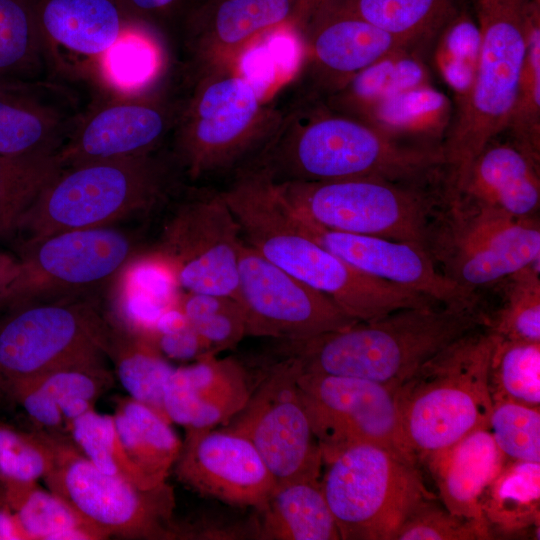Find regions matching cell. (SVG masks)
Returning a JSON list of instances; mask_svg holds the SVG:
<instances>
[{
  "mask_svg": "<svg viewBox=\"0 0 540 540\" xmlns=\"http://www.w3.org/2000/svg\"><path fill=\"white\" fill-rule=\"evenodd\" d=\"M150 342L167 358L197 360L210 353L176 304L158 318Z\"/></svg>",
  "mask_w": 540,
  "mask_h": 540,
  "instance_id": "cell-49",
  "label": "cell"
},
{
  "mask_svg": "<svg viewBox=\"0 0 540 540\" xmlns=\"http://www.w3.org/2000/svg\"><path fill=\"white\" fill-rule=\"evenodd\" d=\"M428 53L429 50L420 47L396 50L358 72L323 102L355 117L381 100L429 84Z\"/></svg>",
  "mask_w": 540,
  "mask_h": 540,
  "instance_id": "cell-31",
  "label": "cell"
},
{
  "mask_svg": "<svg viewBox=\"0 0 540 540\" xmlns=\"http://www.w3.org/2000/svg\"><path fill=\"white\" fill-rule=\"evenodd\" d=\"M184 178L168 145L142 155L62 168L21 219L24 243L109 226L169 203Z\"/></svg>",
  "mask_w": 540,
  "mask_h": 540,
  "instance_id": "cell-4",
  "label": "cell"
},
{
  "mask_svg": "<svg viewBox=\"0 0 540 540\" xmlns=\"http://www.w3.org/2000/svg\"><path fill=\"white\" fill-rule=\"evenodd\" d=\"M111 320L98 298L30 303L1 313L0 391L16 389L51 370L106 361Z\"/></svg>",
  "mask_w": 540,
  "mask_h": 540,
  "instance_id": "cell-8",
  "label": "cell"
},
{
  "mask_svg": "<svg viewBox=\"0 0 540 540\" xmlns=\"http://www.w3.org/2000/svg\"><path fill=\"white\" fill-rule=\"evenodd\" d=\"M4 501H3V496H2V489H1V485H0V505L3 504Z\"/></svg>",
  "mask_w": 540,
  "mask_h": 540,
  "instance_id": "cell-53",
  "label": "cell"
},
{
  "mask_svg": "<svg viewBox=\"0 0 540 540\" xmlns=\"http://www.w3.org/2000/svg\"><path fill=\"white\" fill-rule=\"evenodd\" d=\"M238 302L247 336L298 341L358 322L328 296L274 265L244 240L238 260Z\"/></svg>",
  "mask_w": 540,
  "mask_h": 540,
  "instance_id": "cell-18",
  "label": "cell"
},
{
  "mask_svg": "<svg viewBox=\"0 0 540 540\" xmlns=\"http://www.w3.org/2000/svg\"><path fill=\"white\" fill-rule=\"evenodd\" d=\"M188 88L177 66L163 64L140 87L102 92L58 153L61 167L142 155L168 145Z\"/></svg>",
  "mask_w": 540,
  "mask_h": 540,
  "instance_id": "cell-10",
  "label": "cell"
},
{
  "mask_svg": "<svg viewBox=\"0 0 540 540\" xmlns=\"http://www.w3.org/2000/svg\"><path fill=\"white\" fill-rule=\"evenodd\" d=\"M303 23L302 0H204L188 20L173 58L190 74L237 64L261 36Z\"/></svg>",
  "mask_w": 540,
  "mask_h": 540,
  "instance_id": "cell-21",
  "label": "cell"
},
{
  "mask_svg": "<svg viewBox=\"0 0 540 540\" xmlns=\"http://www.w3.org/2000/svg\"><path fill=\"white\" fill-rule=\"evenodd\" d=\"M111 323L106 355L114 366L115 378L129 397L167 419L163 394L175 368L149 340Z\"/></svg>",
  "mask_w": 540,
  "mask_h": 540,
  "instance_id": "cell-37",
  "label": "cell"
},
{
  "mask_svg": "<svg viewBox=\"0 0 540 540\" xmlns=\"http://www.w3.org/2000/svg\"><path fill=\"white\" fill-rule=\"evenodd\" d=\"M301 53L278 100L323 101L354 75L384 56L408 47L371 23L329 4L318 8L297 32Z\"/></svg>",
  "mask_w": 540,
  "mask_h": 540,
  "instance_id": "cell-19",
  "label": "cell"
},
{
  "mask_svg": "<svg viewBox=\"0 0 540 540\" xmlns=\"http://www.w3.org/2000/svg\"><path fill=\"white\" fill-rule=\"evenodd\" d=\"M256 382L239 361L206 354L174 369L163 394L165 415L186 431L226 424L244 408Z\"/></svg>",
  "mask_w": 540,
  "mask_h": 540,
  "instance_id": "cell-25",
  "label": "cell"
},
{
  "mask_svg": "<svg viewBox=\"0 0 540 540\" xmlns=\"http://www.w3.org/2000/svg\"><path fill=\"white\" fill-rule=\"evenodd\" d=\"M0 540H30L15 512L5 503L0 505Z\"/></svg>",
  "mask_w": 540,
  "mask_h": 540,
  "instance_id": "cell-50",
  "label": "cell"
},
{
  "mask_svg": "<svg viewBox=\"0 0 540 540\" xmlns=\"http://www.w3.org/2000/svg\"><path fill=\"white\" fill-rule=\"evenodd\" d=\"M102 91L59 75L0 80V155L57 156Z\"/></svg>",
  "mask_w": 540,
  "mask_h": 540,
  "instance_id": "cell-20",
  "label": "cell"
},
{
  "mask_svg": "<svg viewBox=\"0 0 540 540\" xmlns=\"http://www.w3.org/2000/svg\"><path fill=\"white\" fill-rule=\"evenodd\" d=\"M452 111V100L429 83L381 100L355 117L396 140L443 147Z\"/></svg>",
  "mask_w": 540,
  "mask_h": 540,
  "instance_id": "cell-30",
  "label": "cell"
},
{
  "mask_svg": "<svg viewBox=\"0 0 540 540\" xmlns=\"http://www.w3.org/2000/svg\"><path fill=\"white\" fill-rule=\"evenodd\" d=\"M137 238L109 226L60 232L24 243L0 313L30 303L98 298L137 257Z\"/></svg>",
  "mask_w": 540,
  "mask_h": 540,
  "instance_id": "cell-11",
  "label": "cell"
},
{
  "mask_svg": "<svg viewBox=\"0 0 540 540\" xmlns=\"http://www.w3.org/2000/svg\"><path fill=\"white\" fill-rule=\"evenodd\" d=\"M480 327H487V317L477 309L404 308L312 338L279 341L278 352L304 372L361 378L398 389L423 363Z\"/></svg>",
  "mask_w": 540,
  "mask_h": 540,
  "instance_id": "cell-3",
  "label": "cell"
},
{
  "mask_svg": "<svg viewBox=\"0 0 540 540\" xmlns=\"http://www.w3.org/2000/svg\"><path fill=\"white\" fill-rule=\"evenodd\" d=\"M37 23L58 75L110 86L105 61L129 30L116 0H33Z\"/></svg>",
  "mask_w": 540,
  "mask_h": 540,
  "instance_id": "cell-22",
  "label": "cell"
},
{
  "mask_svg": "<svg viewBox=\"0 0 540 540\" xmlns=\"http://www.w3.org/2000/svg\"><path fill=\"white\" fill-rule=\"evenodd\" d=\"M458 1L329 0L325 4L371 23L408 47H420L431 52L439 30Z\"/></svg>",
  "mask_w": 540,
  "mask_h": 540,
  "instance_id": "cell-34",
  "label": "cell"
},
{
  "mask_svg": "<svg viewBox=\"0 0 540 540\" xmlns=\"http://www.w3.org/2000/svg\"><path fill=\"white\" fill-rule=\"evenodd\" d=\"M2 397H3V396H2V393H1V391H0V399H1Z\"/></svg>",
  "mask_w": 540,
  "mask_h": 540,
  "instance_id": "cell-54",
  "label": "cell"
},
{
  "mask_svg": "<svg viewBox=\"0 0 540 540\" xmlns=\"http://www.w3.org/2000/svg\"><path fill=\"white\" fill-rule=\"evenodd\" d=\"M327 1L329 0H302L303 24L301 28L307 22L310 16Z\"/></svg>",
  "mask_w": 540,
  "mask_h": 540,
  "instance_id": "cell-52",
  "label": "cell"
},
{
  "mask_svg": "<svg viewBox=\"0 0 540 540\" xmlns=\"http://www.w3.org/2000/svg\"><path fill=\"white\" fill-rule=\"evenodd\" d=\"M168 147L186 182L228 177L260 148L275 117L239 63L196 74Z\"/></svg>",
  "mask_w": 540,
  "mask_h": 540,
  "instance_id": "cell-6",
  "label": "cell"
},
{
  "mask_svg": "<svg viewBox=\"0 0 540 540\" xmlns=\"http://www.w3.org/2000/svg\"><path fill=\"white\" fill-rule=\"evenodd\" d=\"M296 367L300 399L323 464L359 444L386 448L417 464L402 429L396 388L361 378L304 372Z\"/></svg>",
  "mask_w": 540,
  "mask_h": 540,
  "instance_id": "cell-16",
  "label": "cell"
},
{
  "mask_svg": "<svg viewBox=\"0 0 540 540\" xmlns=\"http://www.w3.org/2000/svg\"><path fill=\"white\" fill-rule=\"evenodd\" d=\"M204 0H116L130 29L149 38L162 62L173 58L183 30Z\"/></svg>",
  "mask_w": 540,
  "mask_h": 540,
  "instance_id": "cell-45",
  "label": "cell"
},
{
  "mask_svg": "<svg viewBox=\"0 0 540 540\" xmlns=\"http://www.w3.org/2000/svg\"><path fill=\"white\" fill-rule=\"evenodd\" d=\"M480 507L492 534L496 530L511 535L539 526L540 462L507 459L484 490Z\"/></svg>",
  "mask_w": 540,
  "mask_h": 540,
  "instance_id": "cell-33",
  "label": "cell"
},
{
  "mask_svg": "<svg viewBox=\"0 0 540 540\" xmlns=\"http://www.w3.org/2000/svg\"><path fill=\"white\" fill-rule=\"evenodd\" d=\"M493 336L489 365L492 402L512 401L540 408V342Z\"/></svg>",
  "mask_w": 540,
  "mask_h": 540,
  "instance_id": "cell-39",
  "label": "cell"
},
{
  "mask_svg": "<svg viewBox=\"0 0 540 540\" xmlns=\"http://www.w3.org/2000/svg\"><path fill=\"white\" fill-rule=\"evenodd\" d=\"M295 215L315 241L357 270L442 305L477 309L475 290L440 272L426 249L409 242L330 230Z\"/></svg>",
  "mask_w": 540,
  "mask_h": 540,
  "instance_id": "cell-24",
  "label": "cell"
},
{
  "mask_svg": "<svg viewBox=\"0 0 540 540\" xmlns=\"http://www.w3.org/2000/svg\"><path fill=\"white\" fill-rule=\"evenodd\" d=\"M482 328L443 348L397 389L402 429L417 460L474 430L489 429L494 336Z\"/></svg>",
  "mask_w": 540,
  "mask_h": 540,
  "instance_id": "cell-7",
  "label": "cell"
},
{
  "mask_svg": "<svg viewBox=\"0 0 540 540\" xmlns=\"http://www.w3.org/2000/svg\"><path fill=\"white\" fill-rule=\"evenodd\" d=\"M112 416L131 460L153 482L165 483L182 447L172 423L129 396L115 399Z\"/></svg>",
  "mask_w": 540,
  "mask_h": 540,
  "instance_id": "cell-32",
  "label": "cell"
},
{
  "mask_svg": "<svg viewBox=\"0 0 540 540\" xmlns=\"http://www.w3.org/2000/svg\"><path fill=\"white\" fill-rule=\"evenodd\" d=\"M321 480V479H320ZM320 480L277 484L250 531L260 540H341Z\"/></svg>",
  "mask_w": 540,
  "mask_h": 540,
  "instance_id": "cell-29",
  "label": "cell"
},
{
  "mask_svg": "<svg viewBox=\"0 0 540 540\" xmlns=\"http://www.w3.org/2000/svg\"><path fill=\"white\" fill-rule=\"evenodd\" d=\"M422 460L427 462L441 503L453 514L490 531L482 515L480 499L507 458L489 429L474 430Z\"/></svg>",
  "mask_w": 540,
  "mask_h": 540,
  "instance_id": "cell-27",
  "label": "cell"
},
{
  "mask_svg": "<svg viewBox=\"0 0 540 540\" xmlns=\"http://www.w3.org/2000/svg\"><path fill=\"white\" fill-rule=\"evenodd\" d=\"M174 472L197 493L238 507H260L277 486L251 442L226 429L186 431Z\"/></svg>",
  "mask_w": 540,
  "mask_h": 540,
  "instance_id": "cell-23",
  "label": "cell"
},
{
  "mask_svg": "<svg viewBox=\"0 0 540 540\" xmlns=\"http://www.w3.org/2000/svg\"><path fill=\"white\" fill-rule=\"evenodd\" d=\"M57 76L33 0H0V80Z\"/></svg>",
  "mask_w": 540,
  "mask_h": 540,
  "instance_id": "cell-36",
  "label": "cell"
},
{
  "mask_svg": "<svg viewBox=\"0 0 540 540\" xmlns=\"http://www.w3.org/2000/svg\"><path fill=\"white\" fill-rule=\"evenodd\" d=\"M492 533L450 512L435 497L420 501L399 528L395 540H487Z\"/></svg>",
  "mask_w": 540,
  "mask_h": 540,
  "instance_id": "cell-48",
  "label": "cell"
},
{
  "mask_svg": "<svg viewBox=\"0 0 540 540\" xmlns=\"http://www.w3.org/2000/svg\"><path fill=\"white\" fill-rule=\"evenodd\" d=\"M450 210L430 228L428 252L444 274L474 289L539 264L540 229L533 218L512 216L462 196L447 198Z\"/></svg>",
  "mask_w": 540,
  "mask_h": 540,
  "instance_id": "cell-15",
  "label": "cell"
},
{
  "mask_svg": "<svg viewBox=\"0 0 540 540\" xmlns=\"http://www.w3.org/2000/svg\"><path fill=\"white\" fill-rule=\"evenodd\" d=\"M457 196L532 218L540 204L539 164L501 133L474 159Z\"/></svg>",
  "mask_w": 540,
  "mask_h": 540,
  "instance_id": "cell-28",
  "label": "cell"
},
{
  "mask_svg": "<svg viewBox=\"0 0 540 540\" xmlns=\"http://www.w3.org/2000/svg\"><path fill=\"white\" fill-rule=\"evenodd\" d=\"M47 433V432H46ZM53 464L43 480L108 538L172 539L174 494L167 482L150 489L102 472L69 437L47 433Z\"/></svg>",
  "mask_w": 540,
  "mask_h": 540,
  "instance_id": "cell-13",
  "label": "cell"
},
{
  "mask_svg": "<svg viewBox=\"0 0 540 540\" xmlns=\"http://www.w3.org/2000/svg\"><path fill=\"white\" fill-rule=\"evenodd\" d=\"M272 102V128L243 165L275 184L380 178L426 185L444 172L442 146L396 140L320 100Z\"/></svg>",
  "mask_w": 540,
  "mask_h": 540,
  "instance_id": "cell-1",
  "label": "cell"
},
{
  "mask_svg": "<svg viewBox=\"0 0 540 540\" xmlns=\"http://www.w3.org/2000/svg\"><path fill=\"white\" fill-rule=\"evenodd\" d=\"M115 381L106 361L68 365L22 385L10 400L23 408L37 430L68 437L71 422L93 409Z\"/></svg>",
  "mask_w": 540,
  "mask_h": 540,
  "instance_id": "cell-26",
  "label": "cell"
},
{
  "mask_svg": "<svg viewBox=\"0 0 540 540\" xmlns=\"http://www.w3.org/2000/svg\"><path fill=\"white\" fill-rule=\"evenodd\" d=\"M296 373V364L287 357L266 365L248 402L224 428L251 442L277 484L320 480L323 465Z\"/></svg>",
  "mask_w": 540,
  "mask_h": 540,
  "instance_id": "cell-17",
  "label": "cell"
},
{
  "mask_svg": "<svg viewBox=\"0 0 540 540\" xmlns=\"http://www.w3.org/2000/svg\"><path fill=\"white\" fill-rule=\"evenodd\" d=\"M505 301L487 328L496 336L516 341L540 342L539 264L506 277Z\"/></svg>",
  "mask_w": 540,
  "mask_h": 540,
  "instance_id": "cell-44",
  "label": "cell"
},
{
  "mask_svg": "<svg viewBox=\"0 0 540 540\" xmlns=\"http://www.w3.org/2000/svg\"><path fill=\"white\" fill-rule=\"evenodd\" d=\"M18 259L10 255L0 253V293L11 282L16 274Z\"/></svg>",
  "mask_w": 540,
  "mask_h": 540,
  "instance_id": "cell-51",
  "label": "cell"
},
{
  "mask_svg": "<svg viewBox=\"0 0 540 540\" xmlns=\"http://www.w3.org/2000/svg\"><path fill=\"white\" fill-rule=\"evenodd\" d=\"M503 133L540 163V0H533L526 55L512 112Z\"/></svg>",
  "mask_w": 540,
  "mask_h": 540,
  "instance_id": "cell-40",
  "label": "cell"
},
{
  "mask_svg": "<svg viewBox=\"0 0 540 540\" xmlns=\"http://www.w3.org/2000/svg\"><path fill=\"white\" fill-rule=\"evenodd\" d=\"M68 437L102 472L124 478L144 489L161 485L153 482L131 460L112 415L98 413L93 408L71 422Z\"/></svg>",
  "mask_w": 540,
  "mask_h": 540,
  "instance_id": "cell-41",
  "label": "cell"
},
{
  "mask_svg": "<svg viewBox=\"0 0 540 540\" xmlns=\"http://www.w3.org/2000/svg\"><path fill=\"white\" fill-rule=\"evenodd\" d=\"M176 306L210 353L231 349L247 336L243 309L230 296L186 292Z\"/></svg>",
  "mask_w": 540,
  "mask_h": 540,
  "instance_id": "cell-43",
  "label": "cell"
},
{
  "mask_svg": "<svg viewBox=\"0 0 540 540\" xmlns=\"http://www.w3.org/2000/svg\"><path fill=\"white\" fill-rule=\"evenodd\" d=\"M489 431L507 459L540 462V408L494 402Z\"/></svg>",
  "mask_w": 540,
  "mask_h": 540,
  "instance_id": "cell-47",
  "label": "cell"
},
{
  "mask_svg": "<svg viewBox=\"0 0 540 540\" xmlns=\"http://www.w3.org/2000/svg\"><path fill=\"white\" fill-rule=\"evenodd\" d=\"M30 540H103L108 537L65 500L37 482L1 485Z\"/></svg>",
  "mask_w": 540,
  "mask_h": 540,
  "instance_id": "cell-35",
  "label": "cell"
},
{
  "mask_svg": "<svg viewBox=\"0 0 540 540\" xmlns=\"http://www.w3.org/2000/svg\"><path fill=\"white\" fill-rule=\"evenodd\" d=\"M533 0H473L481 43L467 95L453 104L443 141L445 184L461 191L469 169L485 147L503 133L517 95L526 55Z\"/></svg>",
  "mask_w": 540,
  "mask_h": 540,
  "instance_id": "cell-5",
  "label": "cell"
},
{
  "mask_svg": "<svg viewBox=\"0 0 540 540\" xmlns=\"http://www.w3.org/2000/svg\"><path fill=\"white\" fill-rule=\"evenodd\" d=\"M324 464L321 487L341 540H395L414 507L434 497L417 464L380 446H351Z\"/></svg>",
  "mask_w": 540,
  "mask_h": 540,
  "instance_id": "cell-9",
  "label": "cell"
},
{
  "mask_svg": "<svg viewBox=\"0 0 540 540\" xmlns=\"http://www.w3.org/2000/svg\"><path fill=\"white\" fill-rule=\"evenodd\" d=\"M60 170L57 156L0 155V238L17 232L25 213Z\"/></svg>",
  "mask_w": 540,
  "mask_h": 540,
  "instance_id": "cell-42",
  "label": "cell"
},
{
  "mask_svg": "<svg viewBox=\"0 0 540 540\" xmlns=\"http://www.w3.org/2000/svg\"><path fill=\"white\" fill-rule=\"evenodd\" d=\"M467 0H459L431 49L434 67L454 95L452 103L469 92L477 69L481 36Z\"/></svg>",
  "mask_w": 540,
  "mask_h": 540,
  "instance_id": "cell-38",
  "label": "cell"
},
{
  "mask_svg": "<svg viewBox=\"0 0 540 540\" xmlns=\"http://www.w3.org/2000/svg\"><path fill=\"white\" fill-rule=\"evenodd\" d=\"M220 189L243 240L263 257L332 299L356 321L438 303L419 292L367 275L325 249L260 171L241 166Z\"/></svg>",
  "mask_w": 540,
  "mask_h": 540,
  "instance_id": "cell-2",
  "label": "cell"
},
{
  "mask_svg": "<svg viewBox=\"0 0 540 540\" xmlns=\"http://www.w3.org/2000/svg\"><path fill=\"white\" fill-rule=\"evenodd\" d=\"M53 464L46 432L22 431L0 421V485L37 482Z\"/></svg>",
  "mask_w": 540,
  "mask_h": 540,
  "instance_id": "cell-46",
  "label": "cell"
},
{
  "mask_svg": "<svg viewBox=\"0 0 540 540\" xmlns=\"http://www.w3.org/2000/svg\"><path fill=\"white\" fill-rule=\"evenodd\" d=\"M273 185L303 219L330 230L409 242L428 251L432 205L425 185L380 178Z\"/></svg>",
  "mask_w": 540,
  "mask_h": 540,
  "instance_id": "cell-12",
  "label": "cell"
},
{
  "mask_svg": "<svg viewBox=\"0 0 540 540\" xmlns=\"http://www.w3.org/2000/svg\"><path fill=\"white\" fill-rule=\"evenodd\" d=\"M156 252L186 292L238 300V260L243 238L220 189L184 181L171 198Z\"/></svg>",
  "mask_w": 540,
  "mask_h": 540,
  "instance_id": "cell-14",
  "label": "cell"
}]
</instances>
